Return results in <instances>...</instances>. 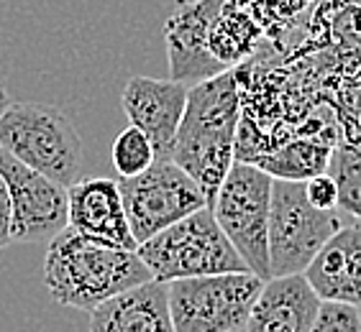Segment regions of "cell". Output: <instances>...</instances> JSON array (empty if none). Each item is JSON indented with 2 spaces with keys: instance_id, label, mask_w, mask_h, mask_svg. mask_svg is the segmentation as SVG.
Masks as SVG:
<instances>
[{
  "instance_id": "obj_1",
  "label": "cell",
  "mask_w": 361,
  "mask_h": 332,
  "mask_svg": "<svg viewBox=\"0 0 361 332\" xmlns=\"http://www.w3.org/2000/svg\"><path fill=\"white\" fill-rule=\"evenodd\" d=\"M152 271L136 250L75 228L56 233L44 256V284L56 305L92 312L126 289L149 281Z\"/></svg>"
},
{
  "instance_id": "obj_2",
  "label": "cell",
  "mask_w": 361,
  "mask_h": 332,
  "mask_svg": "<svg viewBox=\"0 0 361 332\" xmlns=\"http://www.w3.org/2000/svg\"><path fill=\"white\" fill-rule=\"evenodd\" d=\"M238 118V84L228 70L190 84L185 115L174 133L167 159L182 166L200 184L208 208H213L218 189L233 166Z\"/></svg>"
},
{
  "instance_id": "obj_3",
  "label": "cell",
  "mask_w": 361,
  "mask_h": 332,
  "mask_svg": "<svg viewBox=\"0 0 361 332\" xmlns=\"http://www.w3.org/2000/svg\"><path fill=\"white\" fill-rule=\"evenodd\" d=\"M136 253L152 276L164 284L174 279L249 271L210 208L195 210L154 238L139 243Z\"/></svg>"
},
{
  "instance_id": "obj_4",
  "label": "cell",
  "mask_w": 361,
  "mask_h": 332,
  "mask_svg": "<svg viewBox=\"0 0 361 332\" xmlns=\"http://www.w3.org/2000/svg\"><path fill=\"white\" fill-rule=\"evenodd\" d=\"M0 148L64 187L80 179L82 139L72 120L54 105H8L0 115Z\"/></svg>"
},
{
  "instance_id": "obj_5",
  "label": "cell",
  "mask_w": 361,
  "mask_h": 332,
  "mask_svg": "<svg viewBox=\"0 0 361 332\" xmlns=\"http://www.w3.org/2000/svg\"><path fill=\"white\" fill-rule=\"evenodd\" d=\"M264 279L254 271L174 279L167 284L174 332L243 330Z\"/></svg>"
},
{
  "instance_id": "obj_6",
  "label": "cell",
  "mask_w": 361,
  "mask_h": 332,
  "mask_svg": "<svg viewBox=\"0 0 361 332\" xmlns=\"http://www.w3.org/2000/svg\"><path fill=\"white\" fill-rule=\"evenodd\" d=\"M271 177L259 164L233 161L216 200L213 215L223 233L233 243L249 271L267 279L269 274V205Z\"/></svg>"
},
{
  "instance_id": "obj_7",
  "label": "cell",
  "mask_w": 361,
  "mask_h": 332,
  "mask_svg": "<svg viewBox=\"0 0 361 332\" xmlns=\"http://www.w3.org/2000/svg\"><path fill=\"white\" fill-rule=\"evenodd\" d=\"M341 230L336 210H318L305 194V181L271 179L269 274H302L318 250ZM269 276V279H271Z\"/></svg>"
},
{
  "instance_id": "obj_8",
  "label": "cell",
  "mask_w": 361,
  "mask_h": 332,
  "mask_svg": "<svg viewBox=\"0 0 361 332\" xmlns=\"http://www.w3.org/2000/svg\"><path fill=\"white\" fill-rule=\"evenodd\" d=\"M118 187L136 243L149 241L195 210L208 208L200 184L167 156L154 159L136 177H121Z\"/></svg>"
},
{
  "instance_id": "obj_9",
  "label": "cell",
  "mask_w": 361,
  "mask_h": 332,
  "mask_svg": "<svg viewBox=\"0 0 361 332\" xmlns=\"http://www.w3.org/2000/svg\"><path fill=\"white\" fill-rule=\"evenodd\" d=\"M0 177L6 179L13 205V241H51L70 225L64 184L26 166L6 148H0Z\"/></svg>"
},
{
  "instance_id": "obj_10",
  "label": "cell",
  "mask_w": 361,
  "mask_h": 332,
  "mask_svg": "<svg viewBox=\"0 0 361 332\" xmlns=\"http://www.w3.org/2000/svg\"><path fill=\"white\" fill-rule=\"evenodd\" d=\"M226 0H195L185 3L164 21V44L169 56V77L177 82L197 84L216 77L228 67L218 62L208 46L210 26Z\"/></svg>"
},
{
  "instance_id": "obj_11",
  "label": "cell",
  "mask_w": 361,
  "mask_h": 332,
  "mask_svg": "<svg viewBox=\"0 0 361 332\" xmlns=\"http://www.w3.org/2000/svg\"><path fill=\"white\" fill-rule=\"evenodd\" d=\"M190 84L177 79H154V77H131L123 87V105L128 123L136 125L152 141L157 159L167 156L174 133L180 128Z\"/></svg>"
},
{
  "instance_id": "obj_12",
  "label": "cell",
  "mask_w": 361,
  "mask_h": 332,
  "mask_svg": "<svg viewBox=\"0 0 361 332\" xmlns=\"http://www.w3.org/2000/svg\"><path fill=\"white\" fill-rule=\"evenodd\" d=\"M67 215L70 228L80 233L103 238L131 250L139 248L128 225L118 181L105 177L77 179L72 187H67Z\"/></svg>"
},
{
  "instance_id": "obj_13",
  "label": "cell",
  "mask_w": 361,
  "mask_h": 332,
  "mask_svg": "<svg viewBox=\"0 0 361 332\" xmlns=\"http://www.w3.org/2000/svg\"><path fill=\"white\" fill-rule=\"evenodd\" d=\"M320 302L305 274L271 276L259 291L243 332H310Z\"/></svg>"
},
{
  "instance_id": "obj_14",
  "label": "cell",
  "mask_w": 361,
  "mask_h": 332,
  "mask_svg": "<svg viewBox=\"0 0 361 332\" xmlns=\"http://www.w3.org/2000/svg\"><path fill=\"white\" fill-rule=\"evenodd\" d=\"M90 332H174L167 284L149 279L90 312Z\"/></svg>"
},
{
  "instance_id": "obj_15",
  "label": "cell",
  "mask_w": 361,
  "mask_h": 332,
  "mask_svg": "<svg viewBox=\"0 0 361 332\" xmlns=\"http://www.w3.org/2000/svg\"><path fill=\"white\" fill-rule=\"evenodd\" d=\"M302 274L320 299L361 309V225L341 228Z\"/></svg>"
},
{
  "instance_id": "obj_16",
  "label": "cell",
  "mask_w": 361,
  "mask_h": 332,
  "mask_svg": "<svg viewBox=\"0 0 361 332\" xmlns=\"http://www.w3.org/2000/svg\"><path fill=\"white\" fill-rule=\"evenodd\" d=\"M262 31L264 28L251 15V11H246L243 6L226 3L210 26L208 46L218 62L233 67L254 51V46L262 39Z\"/></svg>"
},
{
  "instance_id": "obj_17",
  "label": "cell",
  "mask_w": 361,
  "mask_h": 332,
  "mask_svg": "<svg viewBox=\"0 0 361 332\" xmlns=\"http://www.w3.org/2000/svg\"><path fill=\"white\" fill-rule=\"evenodd\" d=\"M328 159H331V146L318 143V141H295V143L285 146L279 153L269 156V159L259 161V166L269 172L277 179H300L305 181L315 174L326 172Z\"/></svg>"
},
{
  "instance_id": "obj_18",
  "label": "cell",
  "mask_w": 361,
  "mask_h": 332,
  "mask_svg": "<svg viewBox=\"0 0 361 332\" xmlns=\"http://www.w3.org/2000/svg\"><path fill=\"white\" fill-rule=\"evenodd\" d=\"M326 172L334 177L338 187L336 210L361 225V146L346 143L331 151Z\"/></svg>"
},
{
  "instance_id": "obj_19",
  "label": "cell",
  "mask_w": 361,
  "mask_h": 332,
  "mask_svg": "<svg viewBox=\"0 0 361 332\" xmlns=\"http://www.w3.org/2000/svg\"><path fill=\"white\" fill-rule=\"evenodd\" d=\"M157 151L152 141L146 139V133L139 131L136 125H128L126 131L118 133V139L113 141V166L121 177H136L144 169L154 164Z\"/></svg>"
},
{
  "instance_id": "obj_20",
  "label": "cell",
  "mask_w": 361,
  "mask_h": 332,
  "mask_svg": "<svg viewBox=\"0 0 361 332\" xmlns=\"http://www.w3.org/2000/svg\"><path fill=\"white\" fill-rule=\"evenodd\" d=\"M310 332H361L359 307L323 299Z\"/></svg>"
},
{
  "instance_id": "obj_21",
  "label": "cell",
  "mask_w": 361,
  "mask_h": 332,
  "mask_svg": "<svg viewBox=\"0 0 361 332\" xmlns=\"http://www.w3.org/2000/svg\"><path fill=\"white\" fill-rule=\"evenodd\" d=\"M313 0H246L251 15L262 23V28L271 26V23H285L302 13Z\"/></svg>"
},
{
  "instance_id": "obj_22",
  "label": "cell",
  "mask_w": 361,
  "mask_h": 332,
  "mask_svg": "<svg viewBox=\"0 0 361 332\" xmlns=\"http://www.w3.org/2000/svg\"><path fill=\"white\" fill-rule=\"evenodd\" d=\"M305 194L310 205L318 210H336V205H338V187L328 172H320L305 179Z\"/></svg>"
},
{
  "instance_id": "obj_23",
  "label": "cell",
  "mask_w": 361,
  "mask_h": 332,
  "mask_svg": "<svg viewBox=\"0 0 361 332\" xmlns=\"http://www.w3.org/2000/svg\"><path fill=\"white\" fill-rule=\"evenodd\" d=\"M13 243V205L6 179L0 177V250Z\"/></svg>"
},
{
  "instance_id": "obj_24",
  "label": "cell",
  "mask_w": 361,
  "mask_h": 332,
  "mask_svg": "<svg viewBox=\"0 0 361 332\" xmlns=\"http://www.w3.org/2000/svg\"><path fill=\"white\" fill-rule=\"evenodd\" d=\"M8 105H11V97H8V90H6V84H3V79H0V115H3V110H6Z\"/></svg>"
}]
</instances>
